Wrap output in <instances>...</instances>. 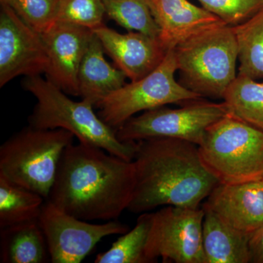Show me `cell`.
I'll list each match as a JSON object with an SVG mask.
<instances>
[{
	"mask_svg": "<svg viewBox=\"0 0 263 263\" xmlns=\"http://www.w3.org/2000/svg\"><path fill=\"white\" fill-rule=\"evenodd\" d=\"M202 209L167 205L152 213L147 242L148 263H206L202 245Z\"/></svg>",
	"mask_w": 263,
	"mask_h": 263,
	"instance_id": "9",
	"label": "cell"
},
{
	"mask_svg": "<svg viewBox=\"0 0 263 263\" xmlns=\"http://www.w3.org/2000/svg\"><path fill=\"white\" fill-rule=\"evenodd\" d=\"M24 88L37 100L29 117V125L39 129H63L79 142L99 147L124 160L133 161L136 142H122L117 131L95 114L87 100L74 101L62 89L41 76L27 77Z\"/></svg>",
	"mask_w": 263,
	"mask_h": 263,
	"instance_id": "3",
	"label": "cell"
},
{
	"mask_svg": "<svg viewBox=\"0 0 263 263\" xmlns=\"http://www.w3.org/2000/svg\"><path fill=\"white\" fill-rule=\"evenodd\" d=\"M177 71L174 50H170L155 70L131 81L104 99L97 107L98 116L116 131L135 114L202 98L175 79Z\"/></svg>",
	"mask_w": 263,
	"mask_h": 263,
	"instance_id": "7",
	"label": "cell"
},
{
	"mask_svg": "<svg viewBox=\"0 0 263 263\" xmlns=\"http://www.w3.org/2000/svg\"><path fill=\"white\" fill-rule=\"evenodd\" d=\"M223 100L228 113L263 131V83L238 74Z\"/></svg>",
	"mask_w": 263,
	"mask_h": 263,
	"instance_id": "20",
	"label": "cell"
},
{
	"mask_svg": "<svg viewBox=\"0 0 263 263\" xmlns=\"http://www.w3.org/2000/svg\"><path fill=\"white\" fill-rule=\"evenodd\" d=\"M103 45L93 34L78 74L79 97L97 108L99 104L125 85V74L110 65L104 57Z\"/></svg>",
	"mask_w": 263,
	"mask_h": 263,
	"instance_id": "16",
	"label": "cell"
},
{
	"mask_svg": "<svg viewBox=\"0 0 263 263\" xmlns=\"http://www.w3.org/2000/svg\"><path fill=\"white\" fill-rule=\"evenodd\" d=\"M198 148L202 162L219 183L263 178V131L232 114L208 128Z\"/></svg>",
	"mask_w": 263,
	"mask_h": 263,
	"instance_id": "6",
	"label": "cell"
},
{
	"mask_svg": "<svg viewBox=\"0 0 263 263\" xmlns=\"http://www.w3.org/2000/svg\"><path fill=\"white\" fill-rule=\"evenodd\" d=\"M0 2H1V5H8L12 9L14 10L17 14L19 15V13H20L19 0H0Z\"/></svg>",
	"mask_w": 263,
	"mask_h": 263,
	"instance_id": "28",
	"label": "cell"
},
{
	"mask_svg": "<svg viewBox=\"0 0 263 263\" xmlns=\"http://www.w3.org/2000/svg\"><path fill=\"white\" fill-rule=\"evenodd\" d=\"M105 14L103 0H60L56 22L94 30L103 25Z\"/></svg>",
	"mask_w": 263,
	"mask_h": 263,
	"instance_id": "24",
	"label": "cell"
},
{
	"mask_svg": "<svg viewBox=\"0 0 263 263\" xmlns=\"http://www.w3.org/2000/svg\"><path fill=\"white\" fill-rule=\"evenodd\" d=\"M38 221L47 240L52 263H80L103 238L129 230V226L117 220L103 224L83 220L47 200Z\"/></svg>",
	"mask_w": 263,
	"mask_h": 263,
	"instance_id": "10",
	"label": "cell"
},
{
	"mask_svg": "<svg viewBox=\"0 0 263 263\" xmlns=\"http://www.w3.org/2000/svg\"><path fill=\"white\" fill-rule=\"evenodd\" d=\"M105 14L129 32L159 39L160 30L147 0H103Z\"/></svg>",
	"mask_w": 263,
	"mask_h": 263,
	"instance_id": "23",
	"label": "cell"
},
{
	"mask_svg": "<svg viewBox=\"0 0 263 263\" xmlns=\"http://www.w3.org/2000/svg\"><path fill=\"white\" fill-rule=\"evenodd\" d=\"M152 214L143 213L136 226L124 233L105 252L96 256L95 263H148L146 249Z\"/></svg>",
	"mask_w": 263,
	"mask_h": 263,
	"instance_id": "22",
	"label": "cell"
},
{
	"mask_svg": "<svg viewBox=\"0 0 263 263\" xmlns=\"http://www.w3.org/2000/svg\"><path fill=\"white\" fill-rule=\"evenodd\" d=\"M135 185L133 161L79 142L64 152L47 200L83 220H117Z\"/></svg>",
	"mask_w": 263,
	"mask_h": 263,
	"instance_id": "1",
	"label": "cell"
},
{
	"mask_svg": "<svg viewBox=\"0 0 263 263\" xmlns=\"http://www.w3.org/2000/svg\"><path fill=\"white\" fill-rule=\"evenodd\" d=\"M105 53L131 81H136L155 70L167 51L160 40L138 32L120 34L103 25L94 29Z\"/></svg>",
	"mask_w": 263,
	"mask_h": 263,
	"instance_id": "13",
	"label": "cell"
},
{
	"mask_svg": "<svg viewBox=\"0 0 263 263\" xmlns=\"http://www.w3.org/2000/svg\"><path fill=\"white\" fill-rule=\"evenodd\" d=\"M49 66L41 33L31 27L15 10L1 5L0 13V86L19 76L46 73Z\"/></svg>",
	"mask_w": 263,
	"mask_h": 263,
	"instance_id": "11",
	"label": "cell"
},
{
	"mask_svg": "<svg viewBox=\"0 0 263 263\" xmlns=\"http://www.w3.org/2000/svg\"><path fill=\"white\" fill-rule=\"evenodd\" d=\"M136 185L128 207L140 214L163 205L198 209L219 181L205 167L198 146L176 138L136 142Z\"/></svg>",
	"mask_w": 263,
	"mask_h": 263,
	"instance_id": "2",
	"label": "cell"
},
{
	"mask_svg": "<svg viewBox=\"0 0 263 263\" xmlns=\"http://www.w3.org/2000/svg\"><path fill=\"white\" fill-rule=\"evenodd\" d=\"M228 113L224 102L212 103L199 98L186 102L181 108L162 106L146 110L124 123L117 135L122 142L167 138L200 146L208 128Z\"/></svg>",
	"mask_w": 263,
	"mask_h": 263,
	"instance_id": "8",
	"label": "cell"
},
{
	"mask_svg": "<svg viewBox=\"0 0 263 263\" xmlns=\"http://www.w3.org/2000/svg\"><path fill=\"white\" fill-rule=\"evenodd\" d=\"M60 0H19L21 17L41 33L56 22Z\"/></svg>",
	"mask_w": 263,
	"mask_h": 263,
	"instance_id": "26",
	"label": "cell"
},
{
	"mask_svg": "<svg viewBox=\"0 0 263 263\" xmlns=\"http://www.w3.org/2000/svg\"><path fill=\"white\" fill-rule=\"evenodd\" d=\"M204 9L230 27H236L263 9V0H198Z\"/></svg>",
	"mask_w": 263,
	"mask_h": 263,
	"instance_id": "25",
	"label": "cell"
},
{
	"mask_svg": "<svg viewBox=\"0 0 263 263\" xmlns=\"http://www.w3.org/2000/svg\"><path fill=\"white\" fill-rule=\"evenodd\" d=\"M249 250L251 262L263 263V226L251 235Z\"/></svg>",
	"mask_w": 263,
	"mask_h": 263,
	"instance_id": "27",
	"label": "cell"
},
{
	"mask_svg": "<svg viewBox=\"0 0 263 263\" xmlns=\"http://www.w3.org/2000/svg\"><path fill=\"white\" fill-rule=\"evenodd\" d=\"M207 198L202 207L243 233L252 235L263 226V178L233 184L219 183Z\"/></svg>",
	"mask_w": 263,
	"mask_h": 263,
	"instance_id": "14",
	"label": "cell"
},
{
	"mask_svg": "<svg viewBox=\"0 0 263 263\" xmlns=\"http://www.w3.org/2000/svg\"><path fill=\"white\" fill-rule=\"evenodd\" d=\"M50 259L47 240L39 221L1 228L0 262L44 263Z\"/></svg>",
	"mask_w": 263,
	"mask_h": 263,
	"instance_id": "18",
	"label": "cell"
},
{
	"mask_svg": "<svg viewBox=\"0 0 263 263\" xmlns=\"http://www.w3.org/2000/svg\"><path fill=\"white\" fill-rule=\"evenodd\" d=\"M75 138L65 129L29 125L0 147V176L47 200L62 156Z\"/></svg>",
	"mask_w": 263,
	"mask_h": 263,
	"instance_id": "5",
	"label": "cell"
},
{
	"mask_svg": "<svg viewBox=\"0 0 263 263\" xmlns=\"http://www.w3.org/2000/svg\"><path fill=\"white\" fill-rule=\"evenodd\" d=\"M147 3L160 28L159 40L167 51L196 33L224 23L188 0H147Z\"/></svg>",
	"mask_w": 263,
	"mask_h": 263,
	"instance_id": "15",
	"label": "cell"
},
{
	"mask_svg": "<svg viewBox=\"0 0 263 263\" xmlns=\"http://www.w3.org/2000/svg\"><path fill=\"white\" fill-rule=\"evenodd\" d=\"M46 200L0 176V228L37 220Z\"/></svg>",
	"mask_w": 263,
	"mask_h": 263,
	"instance_id": "19",
	"label": "cell"
},
{
	"mask_svg": "<svg viewBox=\"0 0 263 263\" xmlns=\"http://www.w3.org/2000/svg\"><path fill=\"white\" fill-rule=\"evenodd\" d=\"M203 209L202 245L206 263L251 262V235L230 226L210 209Z\"/></svg>",
	"mask_w": 263,
	"mask_h": 263,
	"instance_id": "17",
	"label": "cell"
},
{
	"mask_svg": "<svg viewBox=\"0 0 263 263\" xmlns=\"http://www.w3.org/2000/svg\"><path fill=\"white\" fill-rule=\"evenodd\" d=\"M93 34L91 29L59 22L41 32L49 60L46 79L66 94L79 96L78 74Z\"/></svg>",
	"mask_w": 263,
	"mask_h": 263,
	"instance_id": "12",
	"label": "cell"
},
{
	"mask_svg": "<svg viewBox=\"0 0 263 263\" xmlns=\"http://www.w3.org/2000/svg\"><path fill=\"white\" fill-rule=\"evenodd\" d=\"M233 29L240 62L238 74L254 80L263 79V9Z\"/></svg>",
	"mask_w": 263,
	"mask_h": 263,
	"instance_id": "21",
	"label": "cell"
},
{
	"mask_svg": "<svg viewBox=\"0 0 263 263\" xmlns=\"http://www.w3.org/2000/svg\"><path fill=\"white\" fill-rule=\"evenodd\" d=\"M174 50L180 84L200 98L223 99L237 77L238 51L233 27L224 23L212 26Z\"/></svg>",
	"mask_w": 263,
	"mask_h": 263,
	"instance_id": "4",
	"label": "cell"
}]
</instances>
